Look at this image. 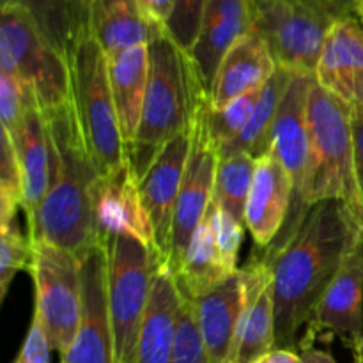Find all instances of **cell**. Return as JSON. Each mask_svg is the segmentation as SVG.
<instances>
[{"label": "cell", "instance_id": "obj_1", "mask_svg": "<svg viewBox=\"0 0 363 363\" xmlns=\"http://www.w3.org/2000/svg\"><path fill=\"white\" fill-rule=\"evenodd\" d=\"M363 240V227L342 201L315 202L289 241L268 250L275 301L277 350L298 351L311 315L340 266Z\"/></svg>", "mask_w": 363, "mask_h": 363}, {"label": "cell", "instance_id": "obj_2", "mask_svg": "<svg viewBox=\"0 0 363 363\" xmlns=\"http://www.w3.org/2000/svg\"><path fill=\"white\" fill-rule=\"evenodd\" d=\"M43 113L50 137V188L39 215L38 241H48L82 259L101 245L92 216V190L99 176L73 101Z\"/></svg>", "mask_w": 363, "mask_h": 363}, {"label": "cell", "instance_id": "obj_3", "mask_svg": "<svg viewBox=\"0 0 363 363\" xmlns=\"http://www.w3.org/2000/svg\"><path fill=\"white\" fill-rule=\"evenodd\" d=\"M206 103L208 92L190 53L167 32L156 35L149 43V78L140 126L126 149L138 181L167 142L195 126Z\"/></svg>", "mask_w": 363, "mask_h": 363}, {"label": "cell", "instance_id": "obj_4", "mask_svg": "<svg viewBox=\"0 0 363 363\" xmlns=\"http://www.w3.org/2000/svg\"><path fill=\"white\" fill-rule=\"evenodd\" d=\"M308 128L314 165L305 194V211L315 202L337 199L350 208L363 227V197L354 162L353 108L314 80L308 94Z\"/></svg>", "mask_w": 363, "mask_h": 363}, {"label": "cell", "instance_id": "obj_5", "mask_svg": "<svg viewBox=\"0 0 363 363\" xmlns=\"http://www.w3.org/2000/svg\"><path fill=\"white\" fill-rule=\"evenodd\" d=\"M71 101L99 177L116 174L128 165L126 145L108 77V59L85 28L67 53Z\"/></svg>", "mask_w": 363, "mask_h": 363}, {"label": "cell", "instance_id": "obj_6", "mask_svg": "<svg viewBox=\"0 0 363 363\" xmlns=\"http://www.w3.org/2000/svg\"><path fill=\"white\" fill-rule=\"evenodd\" d=\"M252 30L277 66L314 74L333 25L354 16V0H252Z\"/></svg>", "mask_w": 363, "mask_h": 363}, {"label": "cell", "instance_id": "obj_7", "mask_svg": "<svg viewBox=\"0 0 363 363\" xmlns=\"http://www.w3.org/2000/svg\"><path fill=\"white\" fill-rule=\"evenodd\" d=\"M155 268V252L137 238L119 233L106 241V294L116 363H137Z\"/></svg>", "mask_w": 363, "mask_h": 363}, {"label": "cell", "instance_id": "obj_8", "mask_svg": "<svg viewBox=\"0 0 363 363\" xmlns=\"http://www.w3.org/2000/svg\"><path fill=\"white\" fill-rule=\"evenodd\" d=\"M0 73L34 87L43 112L71 99L67 59L41 34L27 11L0 6Z\"/></svg>", "mask_w": 363, "mask_h": 363}, {"label": "cell", "instance_id": "obj_9", "mask_svg": "<svg viewBox=\"0 0 363 363\" xmlns=\"http://www.w3.org/2000/svg\"><path fill=\"white\" fill-rule=\"evenodd\" d=\"M28 275L35 289L34 318L41 323L52 350L64 357L77 339L84 314L80 259L48 241H38Z\"/></svg>", "mask_w": 363, "mask_h": 363}, {"label": "cell", "instance_id": "obj_10", "mask_svg": "<svg viewBox=\"0 0 363 363\" xmlns=\"http://www.w3.org/2000/svg\"><path fill=\"white\" fill-rule=\"evenodd\" d=\"M312 84H314V74L294 73L273 126L269 152L282 163L289 174L293 184V202L282 233L275 243L268 247V250L282 247L286 241H289L303 216L307 215L303 202L311 181L312 165H314L312 135L308 128V94Z\"/></svg>", "mask_w": 363, "mask_h": 363}, {"label": "cell", "instance_id": "obj_11", "mask_svg": "<svg viewBox=\"0 0 363 363\" xmlns=\"http://www.w3.org/2000/svg\"><path fill=\"white\" fill-rule=\"evenodd\" d=\"M202 112L204 108L201 110L194 126L190 156H188L186 170H184L179 197L176 202V211H174L169 255V269L174 275L179 272L181 264H183L191 236L204 220L213 201V190H215L220 152L218 145L215 144L208 126H206Z\"/></svg>", "mask_w": 363, "mask_h": 363}, {"label": "cell", "instance_id": "obj_12", "mask_svg": "<svg viewBox=\"0 0 363 363\" xmlns=\"http://www.w3.org/2000/svg\"><path fill=\"white\" fill-rule=\"evenodd\" d=\"M340 339L346 347L363 339V240L353 248L311 315L300 347L318 339Z\"/></svg>", "mask_w": 363, "mask_h": 363}, {"label": "cell", "instance_id": "obj_13", "mask_svg": "<svg viewBox=\"0 0 363 363\" xmlns=\"http://www.w3.org/2000/svg\"><path fill=\"white\" fill-rule=\"evenodd\" d=\"M191 135L194 128L167 142L138 181L142 202L155 233V255L158 264L169 266L174 211L190 156Z\"/></svg>", "mask_w": 363, "mask_h": 363}, {"label": "cell", "instance_id": "obj_14", "mask_svg": "<svg viewBox=\"0 0 363 363\" xmlns=\"http://www.w3.org/2000/svg\"><path fill=\"white\" fill-rule=\"evenodd\" d=\"M84 314L73 346L64 357L67 363H116L106 294V243L80 259Z\"/></svg>", "mask_w": 363, "mask_h": 363}, {"label": "cell", "instance_id": "obj_15", "mask_svg": "<svg viewBox=\"0 0 363 363\" xmlns=\"http://www.w3.org/2000/svg\"><path fill=\"white\" fill-rule=\"evenodd\" d=\"M92 216L99 243H106L113 234H130L155 252V233L144 208L130 162L123 170L98 177L92 190Z\"/></svg>", "mask_w": 363, "mask_h": 363}, {"label": "cell", "instance_id": "obj_16", "mask_svg": "<svg viewBox=\"0 0 363 363\" xmlns=\"http://www.w3.org/2000/svg\"><path fill=\"white\" fill-rule=\"evenodd\" d=\"M240 272L247 287V307L234 340L230 363H257L277 350L272 268L264 257L254 255Z\"/></svg>", "mask_w": 363, "mask_h": 363}, {"label": "cell", "instance_id": "obj_17", "mask_svg": "<svg viewBox=\"0 0 363 363\" xmlns=\"http://www.w3.org/2000/svg\"><path fill=\"white\" fill-rule=\"evenodd\" d=\"M314 80L353 110H363V28L357 16L333 25L319 55Z\"/></svg>", "mask_w": 363, "mask_h": 363}, {"label": "cell", "instance_id": "obj_18", "mask_svg": "<svg viewBox=\"0 0 363 363\" xmlns=\"http://www.w3.org/2000/svg\"><path fill=\"white\" fill-rule=\"evenodd\" d=\"M9 135L13 138L21 174V209L27 220L28 238L32 243H35L39 233V215L50 188V137L41 106L35 105L28 108L16 130Z\"/></svg>", "mask_w": 363, "mask_h": 363}, {"label": "cell", "instance_id": "obj_19", "mask_svg": "<svg viewBox=\"0 0 363 363\" xmlns=\"http://www.w3.org/2000/svg\"><path fill=\"white\" fill-rule=\"evenodd\" d=\"M252 0H208L190 57L206 92L211 91L223 57L252 30Z\"/></svg>", "mask_w": 363, "mask_h": 363}, {"label": "cell", "instance_id": "obj_20", "mask_svg": "<svg viewBox=\"0 0 363 363\" xmlns=\"http://www.w3.org/2000/svg\"><path fill=\"white\" fill-rule=\"evenodd\" d=\"M293 202V184L282 163L268 152L257 160L250 195H248L245 227L255 245L268 248L282 233Z\"/></svg>", "mask_w": 363, "mask_h": 363}, {"label": "cell", "instance_id": "obj_21", "mask_svg": "<svg viewBox=\"0 0 363 363\" xmlns=\"http://www.w3.org/2000/svg\"><path fill=\"white\" fill-rule=\"evenodd\" d=\"M191 303L211 362L230 363L234 340L247 307V287L240 269Z\"/></svg>", "mask_w": 363, "mask_h": 363}, {"label": "cell", "instance_id": "obj_22", "mask_svg": "<svg viewBox=\"0 0 363 363\" xmlns=\"http://www.w3.org/2000/svg\"><path fill=\"white\" fill-rule=\"evenodd\" d=\"M268 45L257 32L250 30L227 52L220 64L208 96V106L220 110L233 99L262 87L277 69Z\"/></svg>", "mask_w": 363, "mask_h": 363}, {"label": "cell", "instance_id": "obj_23", "mask_svg": "<svg viewBox=\"0 0 363 363\" xmlns=\"http://www.w3.org/2000/svg\"><path fill=\"white\" fill-rule=\"evenodd\" d=\"M156 259V257H155ZM181 294L169 266L156 261L147 311L138 337L137 363H172Z\"/></svg>", "mask_w": 363, "mask_h": 363}, {"label": "cell", "instance_id": "obj_24", "mask_svg": "<svg viewBox=\"0 0 363 363\" xmlns=\"http://www.w3.org/2000/svg\"><path fill=\"white\" fill-rule=\"evenodd\" d=\"M108 59V77L126 149L140 126L149 78V45L133 46Z\"/></svg>", "mask_w": 363, "mask_h": 363}, {"label": "cell", "instance_id": "obj_25", "mask_svg": "<svg viewBox=\"0 0 363 363\" xmlns=\"http://www.w3.org/2000/svg\"><path fill=\"white\" fill-rule=\"evenodd\" d=\"M89 30L106 57L133 46L149 45L156 35L163 34L149 27L137 0H92Z\"/></svg>", "mask_w": 363, "mask_h": 363}, {"label": "cell", "instance_id": "obj_26", "mask_svg": "<svg viewBox=\"0 0 363 363\" xmlns=\"http://www.w3.org/2000/svg\"><path fill=\"white\" fill-rule=\"evenodd\" d=\"M229 275L230 273L223 266L218 247H216L211 211L208 208L204 220L191 236L183 264H181L179 272L174 275V279H176L181 298L195 301Z\"/></svg>", "mask_w": 363, "mask_h": 363}, {"label": "cell", "instance_id": "obj_27", "mask_svg": "<svg viewBox=\"0 0 363 363\" xmlns=\"http://www.w3.org/2000/svg\"><path fill=\"white\" fill-rule=\"evenodd\" d=\"M294 71L279 66L269 80L262 85L261 96L255 105L250 121L241 131L236 140L230 142L227 147L220 151V156H229L234 152H248L255 160L262 158L272 149V133L275 126L277 116H279L280 105H282L286 92L289 89Z\"/></svg>", "mask_w": 363, "mask_h": 363}, {"label": "cell", "instance_id": "obj_28", "mask_svg": "<svg viewBox=\"0 0 363 363\" xmlns=\"http://www.w3.org/2000/svg\"><path fill=\"white\" fill-rule=\"evenodd\" d=\"M0 6L27 11L50 45L66 59L78 35L89 28V11L80 0H0Z\"/></svg>", "mask_w": 363, "mask_h": 363}, {"label": "cell", "instance_id": "obj_29", "mask_svg": "<svg viewBox=\"0 0 363 363\" xmlns=\"http://www.w3.org/2000/svg\"><path fill=\"white\" fill-rule=\"evenodd\" d=\"M255 165L257 160L248 152H234L229 156H220L216 167L213 201L241 225H245V211L254 181Z\"/></svg>", "mask_w": 363, "mask_h": 363}, {"label": "cell", "instance_id": "obj_30", "mask_svg": "<svg viewBox=\"0 0 363 363\" xmlns=\"http://www.w3.org/2000/svg\"><path fill=\"white\" fill-rule=\"evenodd\" d=\"M261 91L262 87L254 89V91L233 99L229 105L220 110H211L208 106V103H206L204 112L202 113H204L206 126H208L213 140L218 145V152L223 147H227L230 142L236 140L241 135V131L245 130V126L250 121L252 113H254Z\"/></svg>", "mask_w": 363, "mask_h": 363}, {"label": "cell", "instance_id": "obj_31", "mask_svg": "<svg viewBox=\"0 0 363 363\" xmlns=\"http://www.w3.org/2000/svg\"><path fill=\"white\" fill-rule=\"evenodd\" d=\"M34 259V243L21 233L16 220L0 227V300H6L11 282L20 272H28Z\"/></svg>", "mask_w": 363, "mask_h": 363}, {"label": "cell", "instance_id": "obj_32", "mask_svg": "<svg viewBox=\"0 0 363 363\" xmlns=\"http://www.w3.org/2000/svg\"><path fill=\"white\" fill-rule=\"evenodd\" d=\"M23 188L13 138L2 130L0 140V227L9 225L16 220L18 208H21Z\"/></svg>", "mask_w": 363, "mask_h": 363}, {"label": "cell", "instance_id": "obj_33", "mask_svg": "<svg viewBox=\"0 0 363 363\" xmlns=\"http://www.w3.org/2000/svg\"><path fill=\"white\" fill-rule=\"evenodd\" d=\"M39 105L34 87L14 74L0 73V119L2 130L13 133L28 108ZM41 106V105H39Z\"/></svg>", "mask_w": 363, "mask_h": 363}, {"label": "cell", "instance_id": "obj_34", "mask_svg": "<svg viewBox=\"0 0 363 363\" xmlns=\"http://www.w3.org/2000/svg\"><path fill=\"white\" fill-rule=\"evenodd\" d=\"M172 363H213L206 350L201 328L197 325L194 303L181 298L179 315H177L176 347Z\"/></svg>", "mask_w": 363, "mask_h": 363}, {"label": "cell", "instance_id": "obj_35", "mask_svg": "<svg viewBox=\"0 0 363 363\" xmlns=\"http://www.w3.org/2000/svg\"><path fill=\"white\" fill-rule=\"evenodd\" d=\"M209 211H211V223L213 230H215L220 257H222V262L227 272L233 275V273L240 269L238 268V261H240V248L241 243H243L245 225L238 223L233 216L222 211L215 201H211Z\"/></svg>", "mask_w": 363, "mask_h": 363}, {"label": "cell", "instance_id": "obj_36", "mask_svg": "<svg viewBox=\"0 0 363 363\" xmlns=\"http://www.w3.org/2000/svg\"><path fill=\"white\" fill-rule=\"evenodd\" d=\"M208 0H176L174 14L167 25V34L177 46L190 53L199 35Z\"/></svg>", "mask_w": 363, "mask_h": 363}, {"label": "cell", "instance_id": "obj_37", "mask_svg": "<svg viewBox=\"0 0 363 363\" xmlns=\"http://www.w3.org/2000/svg\"><path fill=\"white\" fill-rule=\"evenodd\" d=\"M50 353H52V344H50L48 335L43 330L41 323L32 318L23 346L13 363H50Z\"/></svg>", "mask_w": 363, "mask_h": 363}, {"label": "cell", "instance_id": "obj_38", "mask_svg": "<svg viewBox=\"0 0 363 363\" xmlns=\"http://www.w3.org/2000/svg\"><path fill=\"white\" fill-rule=\"evenodd\" d=\"M137 4L149 27L155 28L156 32H167L176 0H137Z\"/></svg>", "mask_w": 363, "mask_h": 363}, {"label": "cell", "instance_id": "obj_39", "mask_svg": "<svg viewBox=\"0 0 363 363\" xmlns=\"http://www.w3.org/2000/svg\"><path fill=\"white\" fill-rule=\"evenodd\" d=\"M353 138L358 186H360L363 197V110H353Z\"/></svg>", "mask_w": 363, "mask_h": 363}, {"label": "cell", "instance_id": "obj_40", "mask_svg": "<svg viewBox=\"0 0 363 363\" xmlns=\"http://www.w3.org/2000/svg\"><path fill=\"white\" fill-rule=\"evenodd\" d=\"M298 353H300L301 357V363H337L335 358H333L328 351L315 350L314 346L301 347Z\"/></svg>", "mask_w": 363, "mask_h": 363}, {"label": "cell", "instance_id": "obj_41", "mask_svg": "<svg viewBox=\"0 0 363 363\" xmlns=\"http://www.w3.org/2000/svg\"><path fill=\"white\" fill-rule=\"evenodd\" d=\"M257 363H301V357L293 350H273Z\"/></svg>", "mask_w": 363, "mask_h": 363}, {"label": "cell", "instance_id": "obj_42", "mask_svg": "<svg viewBox=\"0 0 363 363\" xmlns=\"http://www.w3.org/2000/svg\"><path fill=\"white\" fill-rule=\"evenodd\" d=\"M350 350L353 351L354 358H360V360H363V339L357 340V342H354Z\"/></svg>", "mask_w": 363, "mask_h": 363}, {"label": "cell", "instance_id": "obj_43", "mask_svg": "<svg viewBox=\"0 0 363 363\" xmlns=\"http://www.w3.org/2000/svg\"><path fill=\"white\" fill-rule=\"evenodd\" d=\"M354 16L363 25V0H354Z\"/></svg>", "mask_w": 363, "mask_h": 363}, {"label": "cell", "instance_id": "obj_44", "mask_svg": "<svg viewBox=\"0 0 363 363\" xmlns=\"http://www.w3.org/2000/svg\"><path fill=\"white\" fill-rule=\"evenodd\" d=\"M80 2H82V6H84V7H85V9H87V11H89V7H91L92 0H80Z\"/></svg>", "mask_w": 363, "mask_h": 363}, {"label": "cell", "instance_id": "obj_45", "mask_svg": "<svg viewBox=\"0 0 363 363\" xmlns=\"http://www.w3.org/2000/svg\"><path fill=\"white\" fill-rule=\"evenodd\" d=\"M353 363H363V360H360V358H354Z\"/></svg>", "mask_w": 363, "mask_h": 363}, {"label": "cell", "instance_id": "obj_46", "mask_svg": "<svg viewBox=\"0 0 363 363\" xmlns=\"http://www.w3.org/2000/svg\"><path fill=\"white\" fill-rule=\"evenodd\" d=\"M362 28H363V25H362Z\"/></svg>", "mask_w": 363, "mask_h": 363}]
</instances>
